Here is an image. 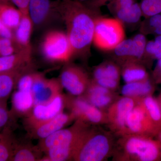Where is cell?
<instances>
[{"instance_id":"6da1fadb","label":"cell","mask_w":161,"mask_h":161,"mask_svg":"<svg viewBox=\"0 0 161 161\" xmlns=\"http://www.w3.org/2000/svg\"><path fill=\"white\" fill-rule=\"evenodd\" d=\"M67 28V36L74 54L82 55L89 51L93 43L98 9L84 5L78 0H64L58 5Z\"/></svg>"},{"instance_id":"7a4b0ae2","label":"cell","mask_w":161,"mask_h":161,"mask_svg":"<svg viewBox=\"0 0 161 161\" xmlns=\"http://www.w3.org/2000/svg\"><path fill=\"white\" fill-rule=\"evenodd\" d=\"M115 136L110 131L90 127L76 150L73 160H106L113 154L116 141Z\"/></svg>"},{"instance_id":"3957f363","label":"cell","mask_w":161,"mask_h":161,"mask_svg":"<svg viewBox=\"0 0 161 161\" xmlns=\"http://www.w3.org/2000/svg\"><path fill=\"white\" fill-rule=\"evenodd\" d=\"M160 152L157 144L144 136L126 134L115 141L112 160L153 161L157 159Z\"/></svg>"},{"instance_id":"277c9868","label":"cell","mask_w":161,"mask_h":161,"mask_svg":"<svg viewBox=\"0 0 161 161\" xmlns=\"http://www.w3.org/2000/svg\"><path fill=\"white\" fill-rule=\"evenodd\" d=\"M90 127V125L77 119L71 127L58 130L46 138L41 139V149L46 152L52 147H59L70 160H73L84 136Z\"/></svg>"},{"instance_id":"5b68a950","label":"cell","mask_w":161,"mask_h":161,"mask_svg":"<svg viewBox=\"0 0 161 161\" xmlns=\"http://www.w3.org/2000/svg\"><path fill=\"white\" fill-rule=\"evenodd\" d=\"M125 36L123 26L118 19L96 18L93 40L96 47L104 51L113 50Z\"/></svg>"},{"instance_id":"8992f818","label":"cell","mask_w":161,"mask_h":161,"mask_svg":"<svg viewBox=\"0 0 161 161\" xmlns=\"http://www.w3.org/2000/svg\"><path fill=\"white\" fill-rule=\"evenodd\" d=\"M140 99L119 96L107 111L108 125L110 131L117 137L126 134V122L130 112Z\"/></svg>"},{"instance_id":"52a82bcc","label":"cell","mask_w":161,"mask_h":161,"mask_svg":"<svg viewBox=\"0 0 161 161\" xmlns=\"http://www.w3.org/2000/svg\"><path fill=\"white\" fill-rule=\"evenodd\" d=\"M43 56L47 60L56 62H66L74 55L67 34L58 31L47 33L41 46Z\"/></svg>"},{"instance_id":"ba28073f","label":"cell","mask_w":161,"mask_h":161,"mask_svg":"<svg viewBox=\"0 0 161 161\" xmlns=\"http://www.w3.org/2000/svg\"><path fill=\"white\" fill-rule=\"evenodd\" d=\"M68 104L76 120L95 126L107 125V112L92 105L81 96L68 100Z\"/></svg>"},{"instance_id":"9c48e42d","label":"cell","mask_w":161,"mask_h":161,"mask_svg":"<svg viewBox=\"0 0 161 161\" xmlns=\"http://www.w3.org/2000/svg\"><path fill=\"white\" fill-rule=\"evenodd\" d=\"M60 80L62 87L71 95L78 97L84 94L91 80L82 69L69 65L64 69Z\"/></svg>"},{"instance_id":"30bf717a","label":"cell","mask_w":161,"mask_h":161,"mask_svg":"<svg viewBox=\"0 0 161 161\" xmlns=\"http://www.w3.org/2000/svg\"><path fill=\"white\" fill-rule=\"evenodd\" d=\"M62 87L60 80L46 79L42 75L35 74L31 91L34 106L49 103L60 94Z\"/></svg>"},{"instance_id":"8fae6325","label":"cell","mask_w":161,"mask_h":161,"mask_svg":"<svg viewBox=\"0 0 161 161\" xmlns=\"http://www.w3.org/2000/svg\"><path fill=\"white\" fill-rule=\"evenodd\" d=\"M66 102V99L60 94L49 103L35 105L27 122L32 127L53 118L62 112Z\"/></svg>"},{"instance_id":"7c38bea8","label":"cell","mask_w":161,"mask_h":161,"mask_svg":"<svg viewBox=\"0 0 161 161\" xmlns=\"http://www.w3.org/2000/svg\"><path fill=\"white\" fill-rule=\"evenodd\" d=\"M80 96L92 105L105 112L119 97L114 91L99 85L93 80L90 81L84 94Z\"/></svg>"},{"instance_id":"4fadbf2b","label":"cell","mask_w":161,"mask_h":161,"mask_svg":"<svg viewBox=\"0 0 161 161\" xmlns=\"http://www.w3.org/2000/svg\"><path fill=\"white\" fill-rule=\"evenodd\" d=\"M76 120L73 113L61 112L53 118L31 127V134L37 138L43 139L58 130L63 129L72 121Z\"/></svg>"},{"instance_id":"5bb4252c","label":"cell","mask_w":161,"mask_h":161,"mask_svg":"<svg viewBox=\"0 0 161 161\" xmlns=\"http://www.w3.org/2000/svg\"><path fill=\"white\" fill-rule=\"evenodd\" d=\"M150 120L140 99L128 116L126 134L144 136L150 129Z\"/></svg>"},{"instance_id":"9a60e30c","label":"cell","mask_w":161,"mask_h":161,"mask_svg":"<svg viewBox=\"0 0 161 161\" xmlns=\"http://www.w3.org/2000/svg\"><path fill=\"white\" fill-rule=\"evenodd\" d=\"M53 8L50 0H30L28 12L33 25L42 26L48 20Z\"/></svg>"},{"instance_id":"2e32d148","label":"cell","mask_w":161,"mask_h":161,"mask_svg":"<svg viewBox=\"0 0 161 161\" xmlns=\"http://www.w3.org/2000/svg\"><path fill=\"white\" fill-rule=\"evenodd\" d=\"M33 23L28 14H23L19 26L16 28L14 40L20 50L31 53V36Z\"/></svg>"},{"instance_id":"e0dca14e","label":"cell","mask_w":161,"mask_h":161,"mask_svg":"<svg viewBox=\"0 0 161 161\" xmlns=\"http://www.w3.org/2000/svg\"><path fill=\"white\" fill-rule=\"evenodd\" d=\"M31 59V53L23 50L9 56H0V73L23 69V66L29 63Z\"/></svg>"},{"instance_id":"ac0fdd59","label":"cell","mask_w":161,"mask_h":161,"mask_svg":"<svg viewBox=\"0 0 161 161\" xmlns=\"http://www.w3.org/2000/svg\"><path fill=\"white\" fill-rule=\"evenodd\" d=\"M152 90L151 84L146 79L126 83L122 88L121 93L123 96L140 99L148 96Z\"/></svg>"},{"instance_id":"d6986e66","label":"cell","mask_w":161,"mask_h":161,"mask_svg":"<svg viewBox=\"0 0 161 161\" xmlns=\"http://www.w3.org/2000/svg\"><path fill=\"white\" fill-rule=\"evenodd\" d=\"M22 69L0 73V98L7 100L22 75Z\"/></svg>"},{"instance_id":"ffe728a7","label":"cell","mask_w":161,"mask_h":161,"mask_svg":"<svg viewBox=\"0 0 161 161\" xmlns=\"http://www.w3.org/2000/svg\"><path fill=\"white\" fill-rule=\"evenodd\" d=\"M13 110L17 113H28L34 106V100L31 92L17 91L12 97Z\"/></svg>"},{"instance_id":"44dd1931","label":"cell","mask_w":161,"mask_h":161,"mask_svg":"<svg viewBox=\"0 0 161 161\" xmlns=\"http://www.w3.org/2000/svg\"><path fill=\"white\" fill-rule=\"evenodd\" d=\"M121 66V75L126 83L147 79V72L137 62H128Z\"/></svg>"},{"instance_id":"7402d4cb","label":"cell","mask_w":161,"mask_h":161,"mask_svg":"<svg viewBox=\"0 0 161 161\" xmlns=\"http://www.w3.org/2000/svg\"><path fill=\"white\" fill-rule=\"evenodd\" d=\"M16 144L9 128H4L0 134V161H10Z\"/></svg>"},{"instance_id":"603a6c76","label":"cell","mask_w":161,"mask_h":161,"mask_svg":"<svg viewBox=\"0 0 161 161\" xmlns=\"http://www.w3.org/2000/svg\"><path fill=\"white\" fill-rule=\"evenodd\" d=\"M121 76L120 67L114 62H104L96 66L93 71L94 80L108 78L119 81Z\"/></svg>"},{"instance_id":"cb8c5ba5","label":"cell","mask_w":161,"mask_h":161,"mask_svg":"<svg viewBox=\"0 0 161 161\" xmlns=\"http://www.w3.org/2000/svg\"><path fill=\"white\" fill-rule=\"evenodd\" d=\"M23 14L19 9L6 4H0V19L10 29L17 27Z\"/></svg>"},{"instance_id":"d4e9b609","label":"cell","mask_w":161,"mask_h":161,"mask_svg":"<svg viewBox=\"0 0 161 161\" xmlns=\"http://www.w3.org/2000/svg\"><path fill=\"white\" fill-rule=\"evenodd\" d=\"M115 13L120 22L128 23H137L142 14L140 5L137 3H134L128 9H119Z\"/></svg>"},{"instance_id":"484cf974","label":"cell","mask_w":161,"mask_h":161,"mask_svg":"<svg viewBox=\"0 0 161 161\" xmlns=\"http://www.w3.org/2000/svg\"><path fill=\"white\" fill-rule=\"evenodd\" d=\"M132 46V39H124L113 49L114 55L120 65L130 62Z\"/></svg>"},{"instance_id":"4316f807","label":"cell","mask_w":161,"mask_h":161,"mask_svg":"<svg viewBox=\"0 0 161 161\" xmlns=\"http://www.w3.org/2000/svg\"><path fill=\"white\" fill-rule=\"evenodd\" d=\"M140 101L151 121L158 122L161 120V109L154 98L148 95L141 98Z\"/></svg>"},{"instance_id":"83f0119b","label":"cell","mask_w":161,"mask_h":161,"mask_svg":"<svg viewBox=\"0 0 161 161\" xmlns=\"http://www.w3.org/2000/svg\"><path fill=\"white\" fill-rule=\"evenodd\" d=\"M132 40V54L130 62H137L142 57L146 49V37L143 35L139 34L136 35Z\"/></svg>"},{"instance_id":"f1b7e54d","label":"cell","mask_w":161,"mask_h":161,"mask_svg":"<svg viewBox=\"0 0 161 161\" xmlns=\"http://www.w3.org/2000/svg\"><path fill=\"white\" fill-rule=\"evenodd\" d=\"M37 159V156L32 149L16 144L10 161H36Z\"/></svg>"},{"instance_id":"f546056e","label":"cell","mask_w":161,"mask_h":161,"mask_svg":"<svg viewBox=\"0 0 161 161\" xmlns=\"http://www.w3.org/2000/svg\"><path fill=\"white\" fill-rule=\"evenodd\" d=\"M140 6L143 14L152 16L161 12V0H142Z\"/></svg>"},{"instance_id":"4dcf8cb0","label":"cell","mask_w":161,"mask_h":161,"mask_svg":"<svg viewBox=\"0 0 161 161\" xmlns=\"http://www.w3.org/2000/svg\"><path fill=\"white\" fill-rule=\"evenodd\" d=\"M20 49L16 43L14 44L13 39L1 38L0 40V56H7L19 52Z\"/></svg>"},{"instance_id":"1f68e13d","label":"cell","mask_w":161,"mask_h":161,"mask_svg":"<svg viewBox=\"0 0 161 161\" xmlns=\"http://www.w3.org/2000/svg\"><path fill=\"white\" fill-rule=\"evenodd\" d=\"M34 76L33 74L21 75L17 83L18 91L31 92Z\"/></svg>"},{"instance_id":"d6a6232c","label":"cell","mask_w":161,"mask_h":161,"mask_svg":"<svg viewBox=\"0 0 161 161\" xmlns=\"http://www.w3.org/2000/svg\"><path fill=\"white\" fill-rule=\"evenodd\" d=\"M134 3L133 0H114L108 3L107 6L111 11L115 13L119 9L130 8Z\"/></svg>"},{"instance_id":"836d02e7","label":"cell","mask_w":161,"mask_h":161,"mask_svg":"<svg viewBox=\"0 0 161 161\" xmlns=\"http://www.w3.org/2000/svg\"><path fill=\"white\" fill-rule=\"evenodd\" d=\"M93 80L99 85L114 92L118 89L119 86V81L111 78H103L97 80Z\"/></svg>"},{"instance_id":"e575fe53","label":"cell","mask_w":161,"mask_h":161,"mask_svg":"<svg viewBox=\"0 0 161 161\" xmlns=\"http://www.w3.org/2000/svg\"><path fill=\"white\" fill-rule=\"evenodd\" d=\"M10 117V113L8 111L6 104L0 107V131L6 128Z\"/></svg>"},{"instance_id":"d590c367","label":"cell","mask_w":161,"mask_h":161,"mask_svg":"<svg viewBox=\"0 0 161 161\" xmlns=\"http://www.w3.org/2000/svg\"><path fill=\"white\" fill-rule=\"evenodd\" d=\"M23 14H28V8L30 0H10Z\"/></svg>"},{"instance_id":"8d00e7d4","label":"cell","mask_w":161,"mask_h":161,"mask_svg":"<svg viewBox=\"0 0 161 161\" xmlns=\"http://www.w3.org/2000/svg\"><path fill=\"white\" fill-rule=\"evenodd\" d=\"M0 38L13 39L11 29L6 26L0 19Z\"/></svg>"},{"instance_id":"74e56055","label":"cell","mask_w":161,"mask_h":161,"mask_svg":"<svg viewBox=\"0 0 161 161\" xmlns=\"http://www.w3.org/2000/svg\"><path fill=\"white\" fill-rule=\"evenodd\" d=\"M112 1L114 0H90L88 2L87 5L92 8L98 9Z\"/></svg>"},{"instance_id":"f35d334b","label":"cell","mask_w":161,"mask_h":161,"mask_svg":"<svg viewBox=\"0 0 161 161\" xmlns=\"http://www.w3.org/2000/svg\"><path fill=\"white\" fill-rule=\"evenodd\" d=\"M159 47L155 43V42L150 41L146 45L145 50L148 53L154 55L156 52L157 51Z\"/></svg>"},{"instance_id":"ab89813d","label":"cell","mask_w":161,"mask_h":161,"mask_svg":"<svg viewBox=\"0 0 161 161\" xmlns=\"http://www.w3.org/2000/svg\"><path fill=\"white\" fill-rule=\"evenodd\" d=\"M150 26L153 28H157L161 25V15L157 14L152 16L150 20Z\"/></svg>"},{"instance_id":"60d3db41","label":"cell","mask_w":161,"mask_h":161,"mask_svg":"<svg viewBox=\"0 0 161 161\" xmlns=\"http://www.w3.org/2000/svg\"><path fill=\"white\" fill-rule=\"evenodd\" d=\"M154 42H155V43L161 48V35L160 36H158L156 38Z\"/></svg>"},{"instance_id":"b9f144b4","label":"cell","mask_w":161,"mask_h":161,"mask_svg":"<svg viewBox=\"0 0 161 161\" xmlns=\"http://www.w3.org/2000/svg\"><path fill=\"white\" fill-rule=\"evenodd\" d=\"M158 59H161V48L159 47L158 50L156 52L155 54L154 55Z\"/></svg>"},{"instance_id":"7bdbcfd3","label":"cell","mask_w":161,"mask_h":161,"mask_svg":"<svg viewBox=\"0 0 161 161\" xmlns=\"http://www.w3.org/2000/svg\"><path fill=\"white\" fill-rule=\"evenodd\" d=\"M155 31L158 34L161 35V25L156 28Z\"/></svg>"},{"instance_id":"ee69618b","label":"cell","mask_w":161,"mask_h":161,"mask_svg":"<svg viewBox=\"0 0 161 161\" xmlns=\"http://www.w3.org/2000/svg\"><path fill=\"white\" fill-rule=\"evenodd\" d=\"M6 104V100L0 98V107Z\"/></svg>"},{"instance_id":"f6af8a7d","label":"cell","mask_w":161,"mask_h":161,"mask_svg":"<svg viewBox=\"0 0 161 161\" xmlns=\"http://www.w3.org/2000/svg\"><path fill=\"white\" fill-rule=\"evenodd\" d=\"M158 66L159 68L161 69V59L159 60L158 64Z\"/></svg>"},{"instance_id":"bcb514c9","label":"cell","mask_w":161,"mask_h":161,"mask_svg":"<svg viewBox=\"0 0 161 161\" xmlns=\"http://www.w3.org/2000/svg\"><path fill=\"white\" fill-rule=\"evenodd\" d=\"M78 1H80V2H84V1H86L87 0H78Z\"/></svg>"},{"instance_id":"7dc6e473","label":"cell","mask_w":161,"mask_h":161,"mask_svg":"<svg viewBox=\"0 0 161 161\" xmlns=\"http://www.w3.org/2000/svg\"><path fill=\"white\" fill-rule=\"evenodd\" d=\"M160 139L161 141V133H160Z\"/></svg>"},{"instance_id":"c3c4849f","label":"cell","mask_w":161,"mask_h":161,"mask_svg":"<svg viewBox=\"0 0 161 161\" xmlns=\"http://www.w3.org/2000/svg\"><path fill=\"white\" fill-rule=\"evenodd\" d=\"M0 40H1V38H0Z\"/></svg>"}]
</instances>
